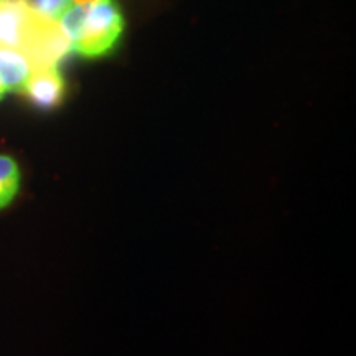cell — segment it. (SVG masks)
Listing matches in <instances>:
<instances>
[{"mask_svg":"<svg viewBox=\"0 0 356 356\" xmlns=\"http://www.w3.org/2000/svg\"><path fill=\"white\" fill-rule=\"evenodd\" d=\"M0 44L25 53L35 66H60L73 53L58 22L35 10L30 0H0Z\"/></svg>","mask_w":356,"mask_h":356,"instance_id":"1","label":"cell"},{"mask_svg":"<svg viewBox=\"0 0 356 356\" xmlns=\"http://www.w3.org/2000/svg\"><path fill=\"white\" fill-rule=\"evenodd\" d=\"M126 20L118 0H92L81 33L71 50L76 55L95 60L109 55L121 40Z\"/></svg>","mask_w":356,"mask_h":356,"instance_id":"2","label":"cell"},{"mask_svg":"<svg viewBox=\"0 0 356 356\" xmlns=\"http://www.w3.org/2000/svg\"><path fill=\"white\" fill-rule=\"evenodd\" d=\"M20 95L37 109H56L66 96V83L60 66H35Z\"/></svg>","mask_w":356,"mask_h":356,"instance_id":"3","label":"cell"},{"mask_svg":"<svg viewBox=\"0 0 356 356\" xmlns=\"http://www.w3.org/2000/svg\"><path fill=\"white\" fill-rule=\"evenodd\" d=\"M35 70L33 61L15 48L0 44V88L7 92H22Z\"/></svg>","mask_w":356,"mask_h":356,"instance_id":"4","label":"cell"},{"mask_svg":"<svg viewBox=\"0 0 356 356\" xmlns=\"http://www.w3.org/2000/svg\"><path fill=\"white\" fill-rule=\"evenodd\" d=\"M20 167L10 155L0 154V211L19 195Z\"/></svg>","mask_w":356,"mask_h":356,"instance_id":"5","label":"cell"},{"mask_svg":"<svg viewBox=\"0 0 356 356\" xmlns=\"http://www.w3.org/2000/svg\"><path fill=\"white\" fill-rule=\"evenodd\" d=\"M91 3L92 0H73L71 6L63 12V15L58 19V25L61 26L71 44L76 42L79 33H81L84 19H86Z\"/></svg>","mask_w":356,"mask_h":356,"instance_id":"6","label":"cell"},{"mask_svg":"<svg viewBox=\"0 0 356 356\" xmlns=\"http://www.w3.org/2000/svg\"><path fill=\"white\" fill-rule=\"evenodd\" d=\"M73 0H30L35 10L48 17V19L56 20L63 15V12L71 6Z\"/></svg>","mask_w":356,"mask_h":356,"instance_id":"7","label":"cell"},{"mask_svg":"<svg viewBox=\"0 0 356 356\" xmlns=\"http://www.w3.org/2000/svg\"><path fill=\"white\" fill-rule=\"evenodd\" d=\"M3 96H6V91H3V89L0 88V101H2V97H3Z\"/></svg>","mask_w":356,"mask_h":356,"instance_id":"8","label":"cell"}]
</instances>
